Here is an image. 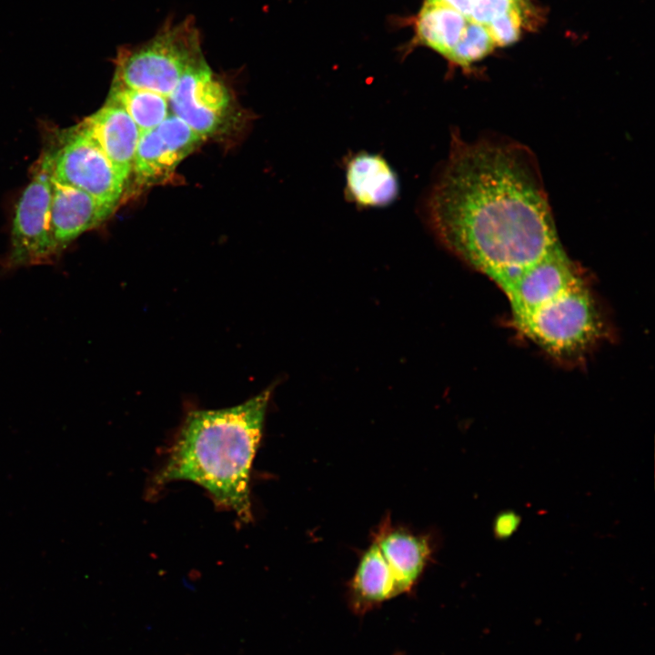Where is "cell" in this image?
<instances>
[{
    "mask_svg": "<svg viewBox=\"0 0 655 655\" xmlns=\"http://www.w3.org/2000/svg\"><path fill=\"white\" fill-rule=\"evenodd\" d=\"M426 212L442 245L503 292L562 248L535 161L520 146L454 136Z\"/></svg>",
    "mask_w": 655,
    "mask_h": 655,
    "instance_id": "cell-1",
    "label": "cell"
},
{
    "mask_svg": "<svg viewBox=\"0 0 655 655\" xmlns=\"http://www.w3.org/2000/svg\"><path fill=\"white\" fill-rule=\"evenodd\" d=\"M273 388L221 409H190L153 479L154 488L187 480L220 508L252 519L249 482Z\"/></svg>",
    "mask_w": 655,
    "mask_h": 655,
    "instance_id": "cell-2",
    "label": "cell"
},
{
    "mask_svg": "<svg viewBox=\"0 0 655 655\" xmlns=\"http://www.w3.org/2000/svg\"><path fill=\"white\" fill-rule=\"evenodd\" d=\"M434 551L429 535L395 525L385 517L359 558L350 584L354 597L363 603H377L408 591Z\"/></svg>",
    "mask_w": 655,
    "mask_h": 655,
    "instance_id": "cell-3",
    "label": "cell"
},
{
    "mask_svg": "<svg viewBox=\"0 0 655 655\" xmlns=\"http://www.w3.org/2000/svg\"><path fill=\"white\" fill-rule=\"evenodd\" d=\"M196 23H166L149 40L123 46L116 56L112 86L145 89L168 96L184 74L203 58Z\"/></svg>",
    "mask_w": 655,
    "mask_h": 655,
    "instance_id": "cell-4",
    "label": "cell"
},
{
    "mask_svg": "<svg viewBox=\"0 0 655 655\" xmlns=\"http://www.w3.org/2000/svg\"><path fill=\"white\" fill-rule=\"evenodd\" d=\"M516 327L563 361L581 358L604 334L601 315L585 281L537 308Z\"/></svg>",
    "mask_w": 655,
    "mask_h": 655,
    "instance_id": "cell-5",
    "label": "cell"
},
{
    "mask_svg": "<svg viewBox=\"0 0 655 655\" xmlns=\"http://www.w3.org/2000/svg\"><path fill=\"white\" fill-rule=\"evenodd\" d=\"M60 146L47 153L51 177L116 206L126 181L95 140L79 125L66 131Z\"/></svg>",
    "mask_w": 655,
    "mask_h": 655,
    "instance_id": "cell-6",
    "label": "cell"
},
{
    "mask_svg": "<svg viewBox=\"0 0 655 655\" xmlns=\"http://www.w3.org/2000/svg\"><path fill=\"white\" fill-rule=\"evenodd\" d=\"M50 204L51 174L45 155L15 207L8 267L46 264L57 258L50 230Z\"/></svg>",
    "mask_w": 655,
    "mask_h": 655,
    "instance_id": "cell-7",
    "label": "cell"
},
{
    "mask_svg": "<svg viewBox=\"0 0 655 655\" xmlns=\"http://www.w3.org/2000/svg\"><path fill=\"white\" fill-rule=\"evenodd\" d=\"M168 103L171 114L205 138L223 124L230 96L203 57L184 74Z\"/></svg>",
    "mask_w": 655,
    "mask_h": 655,
    "instance_id": "cell-8",
    "label": "cell"
},
{
    "mask_svg": "<svg viewBox=\"0 0 655 655\" xmlns=\"http://www.w3.org/2000/svg\"><path fill=\"white\" fill-rule=\"evenodd\" d=\"M203 139L170 113L160 125L140 134L131 172L136 183L153 186L166 181Z\"/></svg>",
    "mask_w": 655,
    "mask_h": 655,
    "instance_id": "cell-9",
    "label": "cell"
},
{
    "mask_svg": "<svg viewBox=\"0 0 655 655\" xmlns=\"http://www.w3.org/2000/svg\"><path fill=\"white\" fill-rule=\"evenodd\" d=\"M584 282L563 248L526 271L504 294L515 325L529 314L565 291Z\"/></svg>",
    "mask_w": 655,
    "mask_h": 655,
    "instance_id": "cell-10",
    "label": "cell"
},
{
    "mask_svg": "<svg viewBox=\"0 0 655 655\" xmlns=\"http://www.w3.org/2000/svg\"><path fill=\"white\" fill-rule=\"evenodd\" d=\"M116 207L51 177L50 230L57 252L102 225Z\"/></svg>",
    "mask_w": 655,
    "mask_h": 655,
    "instance_id": "cell-11",
    "label": "cell"
},
{
    "mask_svg": "<svg viewBox=\"0 0 655 655\" xmlns=\"http://www.w3.org/2000/svg\"><path fill=\"white\" fill-rule=\"evenodd\" d=\"M79 126L95 140L126 183L141 134L127 113L118 105L107 101Z\"/></svg>",
    "mask_w": 655,
    "mask_h": 655,
    "instance_id": "cell-12",
    "label": "cell"
},
{
    "mask_svg": "<svg viewBox=\"0 0 655 655\" xmlns=\"http://www.w3.org/2000/svg\"><path fill=\"white\" fill-rule=\"evenodd\" d=\"M346 192L351 201L361 207H383L398 193L397 176L378 155L359 153L346 168Z\"/></svg>",
    "mask_w": 655,
    "mask_h": 655,
    "instance_id": "cell-13",
    "label": "cell"
},
{
    "mask_svg": "<svg viewBox=\"0 0 655 655\" xmlns=\"http://www.w3.org/2000/svg\"><path fill=\"white\" fill-rule=\"evenodd\" d=\"M469 20L456 10L426 0L415 22L416 42L448 58Z\"/></svg>",
    "mask_w": 655,
    "mask_h": 655,
    "instance_id": "cell-14",
    "label": "cell"
},
{
    "mask_svg": "<svg viewBox=\"0 0 655 655\" xmlns=\"http://www.w3.org/2000/svg\"><path fill=\"white\" fill-rule=\"evenodd\" d=\"M107 101L121 106L141 133L157 126L170 114L168 98L149 90L112 86Z\"/></svg>",
    "mask_w": 655,
    "mask_h": 655,
    "instance_id": "cell-15",
    "label": "cell"
},
{
    "mask_svg": "<svg viewBox=\"0 0 655 655\" xmlns=\"http://www.w3.org/2000/svg\"><path fill=\"white\" fill-rule=\"evenodd\" d=\"M495 45L486 25L469 21L448 60L463 68L489 54Z\"/></svg>",
    "mask_w": 655,
    "mask_h": 655,
    "instance_id": "cell-16",
    "label": "cell"
},
{
    "mask_svg": "<svg viewBox=\"0 0 655 655\" xmlns=\"http://www.w3.org/2000/svg\"><path fill=\"white\" fill-rule=\"evenodd\" d=\"M520 1L486 25L495 45H509L519 39L523 21Z\"/></svg>",
    "mask_w": 655,
    "mask_h": 655,
    "instance_id": "cell-17",
    "label": "cell"
},
{
    "mask_svg": "<svg viewBox=\"0 0 655 655\" xmlns=\"http://www.w3.org/2000/svg\"><path fill=\"white\" fill-rule=\"evenodd\" d=\"M517 1L471 0L469 21L487 25L497 16L509 10Z\"/></svg>",
    "mask_w": 655,
    "mask_h": 655,
    "instance_id": "cell-18",
    "label": "cell"
},
{
    "mask_svg": "<svg viewBox=\"0 0 655 655\" xmlns=\"http://www.w3.org/2000/svg\"><path fill=\"white\" fill-rule=\"evenodd\" d=\"M521 518L514 510L499 512L494 519L492 529L497 539H506L511 537L519 529Z\"/></svg>",
    "mask_w": 655,
    "mask_h": 655,
    "instance_id": "cell-19",
    "label": "cell"
},
{
    "mask_svg": "<svg viewBox=\"0 0 655 655\" xmlns=\"http://www.w3.org/2000/svg\"><path fill=\"white\" fill-rule=\"evenodd\" d=\"M431 2L439 3L442 5H445L462 15H464L468 20L470 13V7H471V0H428Z\"/></svg>",
    "mask_w": 655,
    "mask_h": 655,
    "instance_id": "cell-20",
    "label": "cell"
},
{
    "mask_svg": "<svg viewBox=\"0 0 655 655\" xmlns=\"http://www.w3.org/2000/svg\"><path fill=\"white\" fill-rule=\"evenodd\" d=\"M512 1H520V0H512Z\"/></svg>",
    "mask_w": 655,
    "mask_h": 655,
    "instance_id": "cell-21",
    "label": "cell"
}]
</instances>
